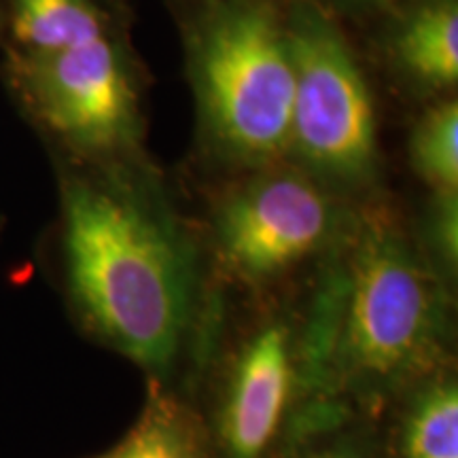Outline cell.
<instances>
[{"mask_svg": "<svg viewBox=\"0 0 458 458\" xmlns=\"http://www.w3.org/2000/svg\"><path fill=\"white\" fill-rule=\"evenodd\" d=\"M64 250L72 293L96 329L140 363H168L193 280L170 221L139 193L74 179L64 189Z\"/></svg>", "mask_w": 458, "mask_h": 458, "instance_id": "cell-1", "label": "cell"}, {"mask_svg": "<svg viewBox=\"0 0 458 458\" xmlns=\"http://www.w3.org/2000/svg\"><path fill=\"white\" fill-rule=\"evenodd\" d=\"M337 360L354 380L394 385L433 365L445 327L439 280L388 216L360 219L331 284Z\"/></svg>", "mask_w": 458, "mask_h": 458, "instance_id": "cell-2", "label": "cell"}, {"mask_svg": "<svg viewBox=\"0 0 458 458\" xmlns=\"http://www.w3.org/2000/svg\"><path fill=\"white\" fill-rule=\"evenodd\" d=\"M208 136L229 157L267 164L289 151L295 71L286 24L263 0H221L193 43Z\"/></svg>", "mask_w": 458, "mask_h": 458, "instance_id": "cell-3", "label": "cell"}, {"mask_svg": "<svg viewBox=\"0 0 458 458\" xmlns=\"http://www.w3.org/2000/svg\"><path fill=\"white\" fill-rule=\"evenodd\" d=\"M286 32L295 71L289 151L323 179L368 181L377 164V125L351 45L312 3L295 4Z\"/></svg>", "mask_w": 458, "mask_h": 458, "instance_id": "cell-4", "label": "cell"}, {"mask_svg": "<svg viewBox=\"0 0 458 458\" xmlns=\"http://www.w3.org/2000/svg\"><path fill=\"white\" fill-rule=\"evenodd\" d=\"M13 79L34 117L74 151L105 156L139 131L134 83L106 34L45 54L20 51Z\"/></svg>", "mask_w": 458, "mask_h": 458, "instance_id": "cell-5", "label": "cell"}, {"mask_svg": "<svg viewBox=\"0 0 458 458\" xmlns=\"http://www.w3.org/2000/svg\"><path fill=\"white\" fill-rule=\"evenodd\" d=\"M340 216L310 176L270 172L233 191L216 215L223 259L238 276L267 280L337 236Z\"/></svg>", "mask_w": 458, "mask_h": 458, "instance_id": "cell-6", "label": "cell"}, {"mask_svg": "<svg viewBox=\"0 0 458 458\" xmlns=\"http://www.w3.org/2000/svg\"><path fill=\"white\" fill-rule=\"evenodd\" d=\"M291 351L284 327H267L244 348L221 418L229 458H261L272 444L291 388Z\"/></svg>", "mask_w": 458, "mask_h": 458, "instance_id": "cell-7", "label": "cell"}, {"mask_svg": "<svg viewBox=\"0 0 458 458\" xmlns=\"http://www.w3.org/2000/svg\"><path fill=\"white\" fill-rule=\"evenodd\" d=\"M391 51L401 72L433 91L458 81V3L411 0L391 37Z\"/></svg>", "mask_w": 458, "mask_h": 458, "instance_id": "cell-8", "label": "cell"}, {"mask_svg": "<svg viewBox=\"0 0 458 458\" xmlns=\"http://www.w3.org/2000/svg\"><path fill=\"white\" fill-rule=\"evenodd\" d=\"M9 21L26 54L64 49L105 34L94 0H11Z\"/></svg>", "mask_w": 458, "mask_h": 458, "instance_id": "cell-9", "label": "cell"}, {"mask_svg": "<svg viewBox=\"0 0 458 458\" xmlns=\"http://www.w3.org/2000/svg\"><path fill=\"white\" fill-rule=\"evenodd\" d=\"M410 156L414 170L437 191L458 189V105L431 108L411 131Z\"/></svg>", "mask_w": 458, "mask_h": 458, "instance_id": "cell-10", "label": "cell"}, {"mask_svg": "<svg viewBox=\"0 0 458 458\" xmlns=\"http://www.w3.org/2000/svg\"><path fill=\"white\" fill-rule=\"evenodd\" d=\"M405 458H458V393L452 382L418 399L405 420Z\"/></svg>", "mask_w": 458, "mask_h": 458, "instance_id": "cell-11", "label": "cell"}, {"mask_svg": "<svg viewBox=\"0 0 458 458\" xmlns=\"http://www.w3.org/2000/svg\"><path fill=\"white\" fill-rule=\"evenodd\" d=\"M105 458H193V450L185 428L159 405L148 410L123 444Z\"/></svg>", "mask_w": 458, "mask_h": 458, "instance_id": "cell-12", "label": "cell"}, {"mask_svg": "<svg viewBox=\"0 0 458 458\" xmlns=\"http://www.w3.org/2000/svg\"><path fill=\"white\" fill-rule=\"evenodd\" d=\"M456 191H437V204L433 208L431 236L437 253L442 255L445 266H456L458 253V215H456Z\"/></svg>", "mask_w": 458, "mask_h": 458, "instance_id": "cell-13", "label": "cell"}, {"mask_svg": "<svg viewBox=\"0 0 458 458\" xmlns=\"http://www.w3.org/2000/svg\"><path fill=\"white\" fill-rule=\"evenodd\" d=\"M335 3L344 4V7L351 9H388L397 7L403 0H335Z\"/></svg>", "mask_w": 458, "mask_h": 458, "instance_id": "cell-14", "label": "cell"}, {"mask_svg": "<svg viewBox=\"0 0 458 458\" xmlns=\"http://www.w3.org/2000/svg\"><path fill=\"white\" fill-rule=\"evenodd\" d=\"M312 458H360V456L354 454L351 450H327V452H320V454Z\"/></svg>", "mask_w": 458, "mask_h": 458, "instance_id": "cell-15", "label": "cell"}, {"mask_svg": "<svg viewBox=\"0 0 458 458\" xmlns=\"http://www.w3.org/2000/svg\"><path fill=\"white\" fill-rule=\"evenodd\" d=\"M3 28H4V13L3 9H0V32H3Z\"/></svg>", "mask_w": 458, "mask_h": 458, "instance_id": "cell-16", "label": "cell"}]
</instances>
